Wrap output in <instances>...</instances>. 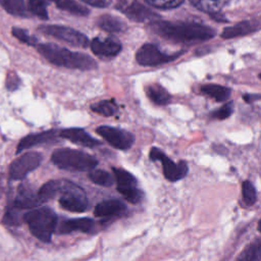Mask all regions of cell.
Returning <instances> with one entry per match:
<instances>
[{
    "instance_id": "11",
    "label": "cell",
    "mask_w": 261,
    "mask_h": 261,
    "mask_svg": "<svg viewBox=\"0 0 261 261\" xmlns=\"http://www.w3.org/2000/svg\"><path fill=\"white\" fill-rule=\"evenodd\" d=\"M96 133L113 148L118 150L129 149L135 142V137L132 133L117 127L101 125L96 128Z\"/></svg>"
},
{
    "instance_id": "40",
    "label": "cell",
    "mask_w": 261,
    "mask_h": 261,
    "mask_svg": "<svg viewBox=\"0 0 261 261\" xmlns=\"http://www.w3.org/2000/svg\"><path fill=\"white\" fill-rule=\"evenodd\" d=\"M50 1H54V2L58 3V2H60V1H62V0H50Z\"/></svg>"
},
{
    "instance_id": "10",
    "label": "cell",
    "mask_w": 261,
    "mask_h": 261,
    "mask_svg": "<svg viewBox=\"0 0 261 261\" xmlns=\"http://www.w3.org/2000/svg\"><path fill=\"white\" fill-rule=\"evenodd\" d=\"M39 31L42 32L43 34L54 37L58 40H61L75 47L85 48L89 45V40L87 36H85L83 33L75 31L71 28L49 24V25H41L39 28Z\"/></svg>"
},
{
    "instance_id": "4",
    "label": "cell",
    "mask_w": 261,
    "mask_h": 261,
    "mask_svg": "<svg viewBox=\"0 0 261 261\" xmlns=\"http://www.w3.org/2000/svg\"><path fill=\"white\" fill-rule=\"evenodd\" d=\"M51 161L60 169L80 172L91 171L98 164V161L94 156L69 148H61L53 151Z\"/></svg>"
},
{
    "instance_id": "21",
    "label": "cell",
    "mask_w": 261,
    "mask_h": 261,
    "mask_svg": "<svg viewBox=\"0 0 261 261\" xmlns=\"http://www.w3.org/2000/svg\"><path fill=\"white\" fill-rule=\"evenodd\" d=\"M148 98L156 105H167L171 101V96L165 88L159 84H152L146 88Z\"/></svg>"
},
{
    "instance_id": "25",
    "label": "cell",
    "mask_w": 261,
    "mask_h": 261,
    "mask_svg": "<svg viewBox=\"0 0 261 261\" xmlns=\"http://www.w3.org/2000/svg\"><path fill=\"white\" fill-rule=\"evenodd\" d=\"M190 2L199 10L213 14L219 12L228 0H190Z\"/></svg>"
},
{
    "instance_id": "14",
    "label": "cell",
    "mask_w": 261,
    "mask_h": 261,
    "mask_svg": "<svg viewBox=\"0 0 261 261\" xmlns=\"http://www.w3.org/2000/svg\"><path fill=\"white\" fill-rule=\"evenodd\" d=\"M58 136L60 137L59 132H57L56 129H49V130L41 132L38 134H30V135L23 137L17 144L16 154L20 153L21 151H23L25 149L37 146V145L56 142Z\"/></svg>"
},
{
    "instance_id": "35",
    "label": "cell",
    "mask_w": 261,
    "mask_h": 261,
    "mask_svg": "<svg viewBox=\"0 0 261 261\" xmlns=\"http://www.w3.org/2000/svg\"><path fill=\"white\" fill-rule=\"evenodd\" d=\"M152 6L161 9H171L179 6L184 0H146Z\"/></svg>"
},
{
    "instance_id": "39",
    "label": "cell",
    "mask_w": 261,
    "mask_h": 261,
    "mask_svg": "<svg viewBox=\"0 0 261 261\" xmlns=\"http://www.w3.org/2000/svg\"><path fill=\"white\" fill-rule=\"evenodd\" d=\"M258 230L261 232V219H260L259 222H258Z\"/></svg>"
},
{
    "instance_id": "3",
    "label": "cell",
    "mask_w": 261,
    "mask_h": 261,
    "mask_svg": "<svg viewBox=\"0 0 261 261\" xmlns=\"http://www.w3.org/2000/svg\"><path fill=\"white\" fill-rule=\"evenodd\" d=\"M23 220L34 237L44 243H49L57 224V215L49 207L34 208L23 215Z\"/></svg>"
},
{
    "instance_id": "37",
    "label": "cell",
    "mask_w": 261,
    "mask_h": 261,
    "mask_svg": "<svg viewBox=\"0 0 261 261\" xmlns=\"http://www.w3.org/2000/svg\"><path fill=\"white\" fill-rule=\"evenodd\" d=\"M82 1L95 7H107L111 2V0H82Z\"/></svg>"
},
{
    "instance_id": "34",
    "label": "cell",
    "mask_w": 261,
    "mask_h": 261,
    "mask_svg": "<svg viewBox=\"0 0 261 261\" xmlns=\"http://www.w3.org/2000/svg\"><path fill=\"white\" fill-rule=\"evenodd\" d=\"M233 111V103L231 101L225 103L223 106H221L220 108L214 110L211 112V117L214 119H218V120H223L226 119L227 117H229L231 115Z\"/></svg>"
},
{
    "instance_id": "29",
    "label": "cell",
    "mask_w": 261,
    "mask_h": 261,
    "mask_svg": "<svg viewBox=\"0 0 261 261\" xmlns=\"http://www.w3.org/2000/svg\"><path fill=\"white\" fill-rule=\"evenodd\" d=\"M57 6L64 10L67 11L71 14L74 15H80V16H85L89 14V9L86 8L84 5L79 4L77 2L73 1V0H62L60 2L57 3Z\"/></svg>"
},
{
    "instance_id": "32",
    "label": "cell",
    "mask_w": 261,
    "mask_h": 261,
    "mask_svg": "<svg viewBox=\"0 0 261 261\" xmlns=\"http://www.w3.org/2000/svg\"><path fill=\"white\" fill-rule=\"evenodd\" d=\"M18 211L19 209L13 207L12 205H9L4 214L3 222L7 225H19L21 220H20V215Z\"/></svg>"
},
{
    "instance_id": "8",
    "label": "cell",
    "mask_w": 261,
    "mask_h": 261,
    "mask_svg": "<svg viewBox=\"0 0 261 261\" xmlns=\"http://www.w3.org/2000/svg\"><path fill=\"white\" fill-rule=\"evenodd\" d=\"M184 52H176L173 54H167L162 52L154 44H144L136 53V60L143 66H156L164 64L178 58Z\"/></svg>"
},
{
    "instance_id": "1",
    "label": "cell",
    "mask_w": 261,
    "mask_h": 261,
    "mask_svg": "<svg viewBox=\"0 0 261 261\" xmlns=\"http://www.w3.org/2000/svg\"><path fill=\"white\" fill-rule=\"evenodd\" d=\"M153 33L163 39L176 43H195L206 41L215 36L210 27L197 22H170L155 20L150 24Z\"/></svg>"
},
{
    "instance_id": "33",
    "label": "cell",
    "mask_w": 261,
    "mask_h": 261,
    "mask_svg": "<svg viewBox=\"0 0 261 261\" xmlns=\"http://www.w3.org/2000/svg\"><path fill=\"white\" fill-rule=\"evenodd\" d=\"M11 33L12 35L17 39L19 40L20 42L27 44V45H30V46H36L37 43H38V40L31 36L27 31L22 30V29H19V28H13L11 30Z\"/></svg>"
},
{
    "instance_id": "26",
    "label": "cell",
    "mask_w": 261,
    "mask_h": 261,
    "mask_svg": "<svg viewBox=\"0 0 261 261\" xmlns=\"http://www.w3.org/2000/svg\"><path fill=\"white\" fill-rule=\"evenodd\" d=\"M91 109L103 116H112L117 112V104L113 100H102L91 105Z\"/></svg>"
},
{
    "instance_id": "6",
    "label": "cell",
    "mask_w": 261,
    "mask_h": 261,
    "mask_svg": "<svg viewBox=\"0 0 261 261\" xmlns=\"http://www.w3.org/2000/svg\"><path fill=\"white\" fill-rule=\"evenodd\" d=\"M149 157L152 161H160L162 163L163 174L169 181H177L184 178L189 172V166L186 161L180 160L175 163L157 147L151 148Z\"/></svg>"
},
{
    "instance_id": "30",
    "label": "cell",
    "mask_w": 261,
    "mask_h": 261,
    "mask_svg": "<svg viewBox=\"0 0 261 261\" xmlns=\"http://www.w3.org/2000/svg\"><path fill=\"white\" fill-rule=\"evenodd\" d=\"M242 197L247 206H253L257 201V192L250 180H244L242 184Z\"/></svg>"
},
{
    "instance_id": "31",
    "label": "cell",
    "mask_w": 261,
    "mask_h": 261,
    "mask_svg": "<svg viewBox=\"0 0 261 261\" xmlns=\"http://www.w3.org/2000/svg\"><path fill=\"white\" fill-rule=\"evenodd\" d=\"M28 9L32 14L42 19L48 18L47 5L44 0H28Z\"/></svg>"
},
{
    "instance_id": "2",
    "label": "cell",
    "mask_w": 261,
    "mask_h": 261,
    "mask_svg": "<svg viewBox=\"0 0 261 261\" xmlns=\"http://www.w3.org/2000/svg\"><path fill=\"white\" fill-rule=\"evenodd\" d=\"M37 50L50 63L58 66L81 70H91L97 67V62L91 56L54 44H40Z\"/></svg>"
},
{
    "instance_id": "15",
    "label": "cell",
    "mask_w": 261,
    "mask_h": 261,
    "mask_svg": "<svg viewBox=\"0 0 261 261\" xmlns=\"http://www.w3.org/2000/svg\"><path fill=\"white\" fill-rule=\"evenodd\" d=\"M94 54L101 57H114L121 51V44L113 38H95L91 42Z\"/></svg>"
},
{
    "instance_id": "20",
    "label": "cell",
    "mask_w": 261,
    "mask_h": 261,
    "mask_svg": "<svg viewBox=\"0 0 261 261\" xmlns=\"http://www.w3.org/2000/svg\"><path fill=\"white\" fill-rule=\"evenodd\" d=\"M200 92L216 102H223L227 100L231 94V90L229 88L216 84L203 85L200 88Z\"/></svg>"
},
{
    "instance_id": "27",
    "label": "cell",
    "mask_w": 261,
    "mask_h": 261,
    "mask_svg": "<svg viewBox=\"0 0 261 261\" xmlns=\"http://www.w3.org/2000/svg\"><path fill=\"white\" fill-rule=\"evenodd\" d=\"M1 6L10 14L16 16H27L28 12L23 0H0Z\"/></svg>"
},
{
    "instance_id": "24",
    "label": "cell",
    "mask_w": 261,
    "mask_h": 261,
    "mask_svg": "<svg viewBox=\"0 0 261 261\" xmlns=\"http://www.w3.org/2000/svg\"><path fill=\"white\" fill-rule=\"evenodd\" d=\"M237 260L242 261H259L261 260V238L251 242L237 257Z\"/></svg>"
},
{
    "instance_id": "5",
    "label": "cell",
    "mask_w": 261,
    "mask_h": 261,
    "mask_svg": "<svg viewBox=\"0 0 261 261\" xmlns=\"http://www.w3.org/2000/svg\"><path fill=\"white\" fill-rule=\"evenodd\" d=\"M59 205L70 212H84L89 207V202L84 190L77 185L64 179L60 192Z\"/></svg>"
},
{
    "instance_id": "38",
    "label": "cell",
    "mask_w": 261,
    "mask_h": 261,
    "mask_svg": "<svg viewBox=\"0 0 261 261\" xmlns=\"http://www.w3.org/2000/svg\"><path fill=\"white\" fill-rule=\"evenodd\" d=\"M243 100L247 103H253L257 100H261V95L260 94H244L243 95Z\"/></svg>"
},
{
    "instance_id": "41",
    "label": "cell",
    "mask_w": 261,
    "mask_h": 261,
    "mask_svg": "<svg viewBox=\"0 0 261 261\" xmlns=\"http://www.w3.org/2000/svg\"><path fill=\"white\" fill-rule=\"evenodd\" d=\"M259 79L261 80V73H259Z\"/></svg>"
},
{
    "instance_id": "13",
    "label": "cell",
    "mask_w": 261,
    "mask_h": 261,
    "mask_svg": "<svg viewBox=\"0 0 261 261\" xmlns=\"http://www.w3.org/2000/svg\"><path fill=\"white\" fill-rule=\"evenodd\" d=\"M43 202L40 199L38 193H35L34 190L30 187V185L22 184L18 187L16 196L10 203L13 207L24 210V209H31L36 208L37 206L41 205Z\"/></svg>"
},
{
    "instance_id": "28",
    "label": "cell",
    "mask_w": 261,
    "mask_h": 261,
    "mask_svg": "<svg viewBox=\"0 0 261 261\" xmlns=\"http://www.w3.org/2000/svg\"><path fill=\"white\" fill-rule=\"evenodd\" d=\"M89 178L94 184L102 187H110L114 181L111 174L103 169H92L89 173Z\"/></svg>"
},
{
    "instance_id": "7",
    "label": "cell",
    "mask_w": 261,
    "mask_h": 261,
    "mask_svg": "<svg viewBox=\"0 0 261 261\" xmlns=\"http://www.w3.org/2000/svg\"><path fill=\"white\" fill-rule=\"evenodd\" d=\"M117 181V191L132 204H138L142 201L144 194L138 189L137 178L127 170L122 168H112Z\"/></svg>"
},
{
    "instance_id": "18",
    "label": "cell",
    "mask_w": 261,
    "mask_h": 261,
    "mask_svg": "<svg viewBox=\"0 0 261 261\" xmlns=\"http://www.w3.org/2000/svg\"><path fill=\"white\" fill-rule=\"evenodd\" d=\"M95 228V222L92 218H73L65 220L59 227V233H69L73 231L82 232H93Z\"/></svg>"
},
{
    "instance_id": "19",
    "label": "cell",
    "mask_w": 261,
    "mask_h": 261,
    "mask_svg": "<svg viewBox=\"0 0 261 261\" xmlns=\"http://www.w3.org/2000/svg\"><path fill=\"white\" fill-rule=\"evenodd\" d=\"M258 28H259V25L256 22L244 20V21H241L232 27L225 28L221 33V37L223 39H232L236 37L249 35L253 32L257 31Z\"/></svg>"
},
{
    "instance_id": "23",
    "label": "cell",
    "mask_w": 261,
    "mask_h": 261,
    "mask_svg": "<svg viewBox=\"0 0 261 261\" xmlns=\"http://www.w3.org/2000/svg\"><path fill=\"white\" fill-rule=\"evenodd\" d=\"M97 24L99 28L109 33H120L125 29V24L123 21L109 14H104L100 16L97 20Z\"/></svg>"
},
{
    "instance_id": "12",
    "label": "cell",
    "mask_w": 261,
    "mask_h": 261,
    "mask_svg": "<svg viewBox=\"0 0 261 261\" xmlns=\"http://www.w3.org/2000/svg\"><path fill=\"white\" fill-rule=\"evenodd\" d=\"M116 7L129 19L136 21L155 20L159 17L158 14L137 0H118Z\"/></svg>"
},
{
    "instance_id": "16",
    "label": "cell",
    "mask_w": 261,
    "mask_h": 261,
    "mask_svg": "<svg viewBox=\"0 0 261 261\" xmlns=\"http://www.w3.org/2000/svg\"><path fill=\"white\" fill-rule=\"evenodd\" d=\"M126 211V206L123 202L117 199L105 200L98 203L94 209V214L101 218H111L119 217L123 215Z\"/></svg>"
},
{
    "instance_id": "9",
    "label": "cell",
    "mask_w": 261,
    "mask_h": 261,
    "mask_svg": "<svg viewBox=\"0 0 261 261\" xmlns=\"http://www.w3.org/2000/svg\"><path fill=\"white\" fill-rule=\"evenodd\" d=\"M43 156L38 152H29L18 156L9 166V178L12 180L23 179L41 164Z\"/></svg>"
},
{
    "instance_id": "22",
    "label": "cell",
    "mask_w": 261,
    "mask_h": 261,
    "mask_svg": "<svg viewBox=\"0 0 261 261\" xmlns=\"http://www.w3.org/2000/svg\"><path fill=\"white\" fill-rule=\"evenodd\" d=\"M63 181L64 179H52L45 182L38 191V195L42 202H47L56 197V195L60 194L63 187Z\"/></svg>"
},
{
    "instance_id": "36",
    "label": "cell",
    "mask_w": 261,
    "mask_h": 261,
    "mask_svg": "<svg viewBox=\"0 0 261 261\" xmlns=\"http://www.w3.org/2000/svg\"><path fill=\"white\" fill-rule=\"evenodd\" d=\"M20 84L19 77L17 76V74L14 71H9L7 76H6V83L5 86L9 91H14L18 88Z\"/></svg>"
},
{
    "instance_id": "17",
    "label": "cell",
    "mask_w": 261,
    "mask_h": 261,
    "mask_svg": "<svg viewBox=\"0 0 261 261\" xmlns=\"http://www.w3.org/2000/svg\"><path fill=\"white\" fill-rule=\"evenodd\" d=\"M59 135L61 138L66 139L76 145H81L83 147L93 148L101 144L100 141L93 138L91 135H89L85 129L77 128V127H70L65 128L59 132Z\"/></svg>"
}]
</instances>
